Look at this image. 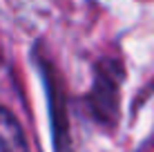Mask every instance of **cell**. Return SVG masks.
<instances>
[{
	"mask_svg": "<svg viewBox=\"0 0 154 152\" xmlns=\"http://www.w3.org/2000/svg\"><path fill=\"white\" fill-rule=\"evenodd\" d=\"M0 152H27V139L9 110L0 107Z\"/></svg>",
	"mask_w": 154,
	"mask_h": 152,
	"instance_id": "1",
	"label": "cell"
}]
</instances>
